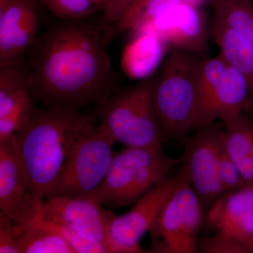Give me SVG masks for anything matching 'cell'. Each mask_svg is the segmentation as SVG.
Masks as SVG:
<instances>
[{"label":"cell","instance_id":"obj_1","mask_svg":"<svg viewBox=\"0 0 253 253\" xmlns=\"http://www.w3.org/2000/svg\"><path fill=\"white\" fill-rule=\"evenodd\" d=\"M92 18L58 20L26 51L33 95L43 106L94 107L121 89L109 52L113 26Z\"/></svg>","mask_w":253,"mask_h":253},{"label":"cell","instance_id":"obj_2","mask_svg":"<svg viewBox=\"0 0 253 253\" xmlns=\"http://www.w3.org/2000/svg\"><path fill=\"white\" fill-rule=\"evenodd\" d=\"M94 114L75 108H36L13 136L29 180L28 192L46 199L78 141L97 127Z\"/></svg>","mask_w":253,"mask_h":253},{"label":"cell","instance_id":"obj_3","mask_svg":"<svg viewBox=\"0 0 253 253\" xmlns=\"http://www.w3.org/2000/svg\"><path fill=\"white\" fill-rule=\"evenodd\" d=\"M198 55L171 48L153 81V101L163 138L182 143L198 128Z\"/></svg>","mask_w":253,"mask_h":253},{"label":"cell","instance_id":"obj_4","mask_svg":"<svg viewBox=\"0 0 253 253\" xmlns=\"http://www.w3.org/2000/svg\"><path fill=\"white\" fill-rule=\"evenodd\" d=\"M154 77L120 89L94 106L99 124L126 147L161 149L164 140L153 101Z\"/></svg>","mask_w":253,"mask_h":253},{"label":"cell","instance_id":"obj_5","mask_svg":"<svg viewBox=\"0 0 253 253\" xmlns=\"http://www.w3.org/2000/svg\"><path fill=\"white\" fill-rule=\"evenodd\" d=\"M180 158H173L161 149L126 147L113 155L104 180L96 190V200L103 207L131 206L168 177Z\"/></svg>","mask_w":253,"mask_h":253},{"label":"cell","instance_id":"obj_6","mask_svg":"<svg viewBox=\"0 0 253 253\" xmlns=\"http://www.w3.org/2000/svg\"><path fill=\"white\" fill-rule=\"evenodd\" d=\"M204 208L185 179L161 209L149 232V253H198L199 233L204 223Z\"/></svg>","mask_w":253,"mask_h":253},{"label":"cell","instance_id":"obj_7","mask_svg":"<svg viewBox=\"0 0 253 253\" xmlns=\"http://www.w3.org/2000/svg\"><path fill=\"white\" fill-rule=\"evenodd\" d=\"M115 144L112 136L98 124L75 145L47 199L95 195L109 171Z\"/></svg>","mask_w":253,"mask_h":253},{"label":"cell","instance_id":"obj_8","mask_svg":"<svg viewBox=\"0 0 253 253\" xmlns=\"http://www.w3.org/2000/svg\"><path fill=\"white\" fill-rule=\"evenodd\" d=\"M223 123L199 128L181 144V168L204 208L205 214L226 194L219 175V154L224 144ZM206 216V215H205Z\"/></svg>","mask_w":253,"mask_h":253},{"label":"cell","instance_id":"obj_9","mask_svg":"<svg viewBox=\"0 0 253 253\" xmlns=\"http://www.w3.org/2000/svg\"><path fill=\"white\" fill-rule=\"evenodd\" d=\"M186 179L185 170L181 168L176 176H168L138 200L129 212L120 216L113 214L109 226L113 252L148 253L139 241L154 225L168 200Z\"/></svg>","mask_w":253,"mask_h":253},{"label":"cell","instance_id":"obj_10","mask_svg":"<svg viewBox=\"0 0 253 253\" xmlns=\"http://www.w3.org/2000/svg\"><path fill=\"white\" fill-rule=\"evenodd\" d=\"M26 56L0 61V143L9 141L36 109Z\"/></svg>","mask_w":253,"mask_h":253},{"label":"cell","instance_id":"obj_11","mask_svg":"<svg viewBox=\"0 0 253 253\" xmlns=\"http://www.w3.org/2000/svg\"><path fill=\"white\" fill-rule=\"evenodd\" d=\"M113 213L104 210L96 196H54L44 199L42 216L61 221L86 239L114 253L109 236Z\"/></svg>","mask_w":253,"mask_h":253},{"label":"cell","instance_id":"obj_12","mask_svg":"<svg viewBox=\"0 0 253 253\" xmlns=\"http://www.w3.org/2000/svg\"><path fill=\"white\" fill-rule=\"evenodd\" d=\"M141 32L154 33L171 48L199 54L206 49L209 26L199 6L181 2Z\"/></svg>","mask_w":253,"mask_h":253},{"label":"cell","instance_id":"obj_13","mask_svg":"<svg viewBox=\"0 0 253 253\" xmlns=\"http://www.w3.org/2000/svg\"><path fill=\"white\" fill-rule=\"evenodd\" d=\"M39 0H7L0 4V61L26 55L39 31Z\"/></svg>","mask_w":253,"mask_h":253},{"label":"cell","instance_id":"obj_14","mask_svg":"<svg viewBox=\"0 0 253 253\" xmlns=\"http://www.w3.org/2000/svg\"><path fill=\"white\" fill-rule=\"evenodd\" d=\"M44 199L28 192L14 217L21 253H76L67 241L42 218Z\"/></svg>","mask_w":253,"mask_h":253},{"label":"cell","instance_id":"obj_15","mask_svg":"<svg viewBox=\"0 0 253 253\" xmlns=\"http://www.w3.org/2000/svg\"><path fill=\"white\" fill-rule=\"evenodd\" d=\"M208 225L244 245L253 239V186L227 193L206 213Z\"/></svg>","mask_w":253,"mask_h":253},{"label":"cell","instance_id":"obj_16","mask_svg":"<svg viewBox=\"0 0 253 253\" xmlns=\"http://www.w3.org/2000/svg\"><path fill=\"white\" fill-rule=\"evenodd\" d=\"M241 113L251 116L249 85L243 75L228 64L224 77L208 106L201 127L211 126L217 121L223 122Z\"/></svg>","mask_w":253,"mask_h":253},{"label":"cell","instance_id":"obj_17","mask_svg":"<svg viewBox=\"0 0 253 253\" xmlns=\"http://www.w3.org/2000/svg\"><path fill=\"white\" fill-rule=\"evenodd\" d=\"M27 174L13 137L0 143V210L13 219L23 198L29 191Z\"/></svg>","mask_w":253,"mask_h":253},{"label":"cell","instance_id":"obj_18","mask_svg":"<svg viewBox=\"0 0 253 253\" xmlns=\"http://www.w3.org/2000/svg\"><path fill=\"white\" fill-rule=\"evenodd\" d=\"M211 35L219 54L228 64L236 68L247 82L251 116H253V46L232 28L213 18Z\"/></svg>","mask_w":253,"mask_h":253},{"label":"cell","instance_id":"obj_19","mask_svg":"<svg viewBox=\"0 0 253 253\" xmlns=\"http://www.w3.org/2000/svg\"><path fill=\"white\" fill-rule=\"evenodd\" d=\"M222 123L226 151L246 186H253V119L241 113Z\"/></svg>","mask_w":253,"mask_h":253},{"label":"cell","instance_id":"obj_20","mask_svg":"<svg viewBox=\"0 0 253 253\" xmlns=\"http://www.w3.org/2000/svg\"><path fill=\"white\" fill-rule=\"evenodd\" d=\"M183 0H135L122 19L113 26V35L126 31L141 32Z\"/></svg>","mask_w":253,"mask_h":253},{"label":"cell","instance_id":"obj_21","mask_svg":"<svg viewBox=\"0 0 253 253\" xmlns=\"http://www.w3.org/2000/svg\"><path fill=\"white\" fill-rule=\"evenodd\" d=\"M228 63L220 54L201 59L197 73L198 128H201L208 106L227 68Z\"/></svg>","mask_w":253,"mask_h":253},{"label":"cell","instance_id":"obj_22","mask_svg":"<svg viewBox=\"0 0 253 253\" xmlns=\"http://www.w3.org/2000/svg\"><path fill=\"white\" fill-rule=\"evenodd\" d=\"M213 18L239 33L253 46V3L247 0H211Z\"/></svg>","mask_w":253,"mask_h":253},{"label":"cell","instance_id":"obj_23","mask_svg":"<svg viewBox=\"0 0 253 253\" xmlns=\"http://www.w3.org/2000/svg\"><path fill=\"white\" fill-rule=\"evenodd\" d=\"M59 21H78L103 14L109 0H39Z\"/></svg>","mask_w":253,"mask_h":253},{"label":"cell","instance_id":"obj_24","mask_svg":"<svg viewBox=\"0 0 253 253\" xmlns=\"http://www.w3.org/2000/svg\"><path fill=\"white\" fill-rule=\"evenodd\" d=\"M43 219L67 241L76 253H109L104 246L86 239L61 221L43 217Z\"/></svg>","mask_w":253,"mask_h":253},{"label":"cell","instance_id":"obj_25","mask_svg":"<svg viewBox=\"0 0 253 253\" xmlns=\"http://www.w3.org/2000/svg\"><path fill=\"white\" fill-rule=\"evenodd\" d=\"M197 246L201 253H250L244 245L221 233L199 238Z\"/></svg>","mask_w":253,"mask_h":253},{"label":"cell","instance_id":"obj_26","mask_svg":"<svg viewBox=\"0 0 253 253\" xmlns=\"http://www.w3.org/2000/svg\"><path fill=\"white\" fill-rule=\"evenodd\" d=\"M219 175L226 194L237 191L246 186L239 169L226 151L224 141L219 154Z\"/></svg>","mask_w":253,"mask_h":253},{"label":"cell","instance_id":"obj_27","mask_svg":"<svg viewBox=\"0 0 253 253\" xmlns=\"http://www.w3.org/2000/svg\"><path fill=\"white\" fill-rule=\"evenodd\" d=\"M0 253H21L20 234L14 220L0 211Z\"/></svg>","mask_w":253,"mask_h":253},{"label":"cell","instance_id":"obj_28","mask_svg":"<svg viewBox=\"0 0 253 253\" xmlns=\"http://www.w3.org/2000/svg\"><path fill=\"white\" fill-rule=\"evenodd\" d=\"M135 0H109L106 9L103 12V21L114 26L117 24Z\"/></svg>","mask_w":253,"mask_h":253},{"label":"cell","instance_id":"obj_29","mask_svg":"<svg viewBox=\"0 0 253 253\" xmlns=\"http://www.w3.org/2000/svg\"><path fill=\"white\" fill-rule=\"evenodd\" d=\"M207 1H211V0H183V2L194 5V6H199L200 7V6L203 3L206 2Z\"/></svg>","mask_w":253,"mask_h":253},{"label":"cell","instance_id":"obj_30","mask_svg":"<svg viewBox=\"0 0 253 253\" xmlns=\"http://www.w3.org/2000/svg\"><path fill=\"white\" fill-rule=\"evenodd\" d=\"M249 249L251 251V253H253V241H251V244L249 245Z\"/></svg>","mask_w":253,"mask_h":253},{"label":"cell","instance_id":"obj_31","mask_svg":"<svg viewBox=\"0 0 253 253\" xmlns=\"http://www.w3.org/2000/svg\"><path fill=\"white\" fill-rule=\"evenodd\" d=\"M252 136H253V131H252Z\"/></svg>","mask_w":253,"mask_h":253},{"label":"cell","instance_id":"obj_32","mask_svg":"<svg viewBox=\"0 0 253 253\" xmlns=\"http://www.w3.org/2000/svg\"><path fill=\"white\" fill-rule=\"evenodd\" d=\"M247 1H250V2L253 3V0H247Z\"/></svg>","mask_w":253,"mask_h":253}]
</instances>
